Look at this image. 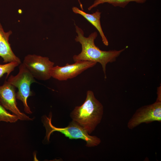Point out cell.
<instances>
[{"label": "cell", "instance_id": "1", "mask_svg": "<svg viewBox=\"0 0 161 161\" xmlns=\"http://www.w3.org/2000/svg\"><path fill=\"white\" fill-rule=\"evenodd\" d=\"M75 28L78 35L76 36L75 40L81 44L82 50L78 55L73 56L74 61L75 62L87 61L100 63L102 66L105 78H106V71L107 64L115 61L125 48L119 50H102L95 44V40L97 36L96 32L92 33L88 37H86L84 36L83 31L81 28L76 25Z\"/></svg>", "mask_w": 161, "mask_h": 161}, {"label": "cell", "instance_id": "2", "mask_svg": "<svg viewBox=\"0 0 161 161\" xmlns=\"http://www.w3.org/2000/svg\"><path fill=\"white\" fill-rule=\"evenodd\" d=\"M103 113L102 104L95 97L93 92L88 90L83 103L75 107L70 114L73 120L91 134L100 123Z\"/></svg>", "mask_w": 161, "mask_h": 161}, {"label": "cell", "instance_id": "3", "mask_svg": "<svg viewBox=\"0 0 161 161\" xmlns=\"http://www.w3.org/2000/svg\"><path fill=\"white\" fill-rule=\"evenodd\" d=\"M43 123L46 130L47 139L49 141L51 134L54 131L60 132L69 139H81L86 142V146L93 147L98 145L101 143L100 139L95 136H91L86 131L76 122L72 120L66 127L58 128L51 122L50 117H44Z\"/></svg>", "mask_w": 161, "mask_h": 161}, {"label": "cell", "instance_id": "4", "mask_svg": "<svg viewBox=\"0 0 161 161\" xmlns=\"http://www.w3.org/2000/svg\"><path fill=\"white\" fill-rule=\"evenodd\" d=\"M19 69L18 74L15 76L11 75L7 81L18 89V91L16 93V99L23 103L24 112L27 113L31 114L32 112L28 105L27 100L28 97L32 95L30 90L31 85L36 82L22 63L19 64Z\"/></svg>", "mask_w": 161, "mask_h": 161}, {"label": "cell", "instance_id": "5", "mask_svg": "<svg viewBox=\"0 0 161 161\" xmlns=\"http://www.w3.org/2000/svg\"><path fill=\"white\" fill-rule=\"evenodd\" d=\"M22 64L34 78L46 80L51 77V71L54 63L48 57L29 54L24 57Z\"/></svg>", "mask_w": 161, "mask_h": 161}, {"label": "cell", "instance_id": "6", "mask_svg": "<svg viewBox=\"0 0 161 161\" xmlns=\"http://www.w3.org/2000/svg\"><path fill=\"white\" fill-rule=\"evenodd\" d=\"M161 121V101L142 106L136 110L127 124L128 128L132 129L142 123H149Z\"/></svg>", "mask_w": 161, "mask_h": 161}, {"label": "cell", "instance_id": "7", "mask_svg": "<svg viewBox=\"0 0 161 161\" xmlns=\"http://www.w3.org/2000/svg\"><path fill=\"white\" fill-rule=\"evenodd\" d=\"M97 63L87 61H77L72 64L67 63L65 66H56L52 68L51 77L60 81L66 80L76 77L87 69L95 66Z\"/></svg>", "mask_w": 161, "mask_h": 161}, {"label": "cell", "instance_id": "8", "mask_svg": "<svg viewBox=\"0 0 161 161\" xmlns=\"http://www.w3.org/2000/svg\"><path fill=\"white\" fill-rule=\"evenodd\" d=\"M15 88L7 81L6 80L3 85L0 86V103L6 109L10 111L13 114L17 115L19 120H32V119L21 112L18 108Z\"/></svg>", "mask_w": 161, "mask_h": 161}, {"label": "cell", "instance_id": "9", "mask_svg": "<svg viewBox=\"0 0 161 161\" xmlns=\"http://www.w3.org/2000/svg\"><path fill=\"white\" fill-rule=\"evenodd\" d=\"M12 34L11 30L5 32L0 23V56L5 63L13 62L21 63V60L13 52L9 42L10 36Z\"/></svg>", "mask_w": 161, "mask_h": 161}, {"label": "cell", "instance_id": "10", "mask_svg": "<svg viewBox=\"0 0 161 161\" xmlns=\"http://www.w3.org/2000/svg\"><path fill=\"white\" fill-rule=\"evenodd\" d=\"M72 10L75 13L82 16L94 26L99 32L103 44L106 46L109 45L108 41L103 33L101 26L100 22L101 12L97 10L92 14H89L75 7H73Z\"/></svg>", "mask_w": 161, "mask_h": 161}, {"label": "cell", "instance_id": "11", "mask_svg": "<svg viewBox=\"0 0 161 161\" xmlns=\"http://www.w3.org/2000/svg\"><path fill=\"white\" fill-rule=\"evenodd\" d=\"M146 0H95L93 4L89 7L88 9L91 10L94 7L98 5L105 3L111 4L114 7H119L124 8L130 2H135L138 3L143 4L145 2Z\"/></svg>", "mask_w": 161, "mask_h": 161}, {"label": "cell", "instance_id": "12", "mask_svg": "<svg viewBox=\"0 0 161 161\" xmlns=\"http://www.w3.org/2000/svg\"><path fill=\"white\" fill-rule=\"evenodd\" d=\"M19 120L18 117L8 112L0 103V122L15 123Z\"/></svg>", "mask_w": 161, "mask_h": 161}, {"label": "cell", "instance_id": "13", "mask_svg": "<svg viewBox=\"0 0 161 161\" xmlns=\"http://www.w3.org/2000/svg\"><path fill=\"white\" fill-rule=\"evenodd\" d=\"M20 64L17 62H13L4 64H0V78L3 75L7 73V77L13 71L15 68Z\"/></svg>", "mask_w": 161, "mask_h": 161}, {"label": "cell", "instance_id": "14", "mask_svg": "<svg viewBox=\"0 0 161 161\" xmlns=\"http://www.w3.org/2000/svg\"><path fill=\"white\" fill-rule=\"evenodd\" d=\"M157 97L156 101H161V88H159L157 90Z\"/></svg>", "mask_w": 161, "mask_h": 161}]
</instances>
